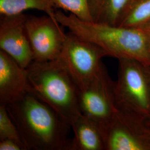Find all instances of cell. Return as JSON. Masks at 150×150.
<instances>
[{
  "label": "cell",
  "mask_w": 150,
  "mask_h": 150,
  "mask_svg": "<svg viewBox=\"0 0 150 150\" xmlns=\"http://www.w3.org/2000/svg\"><path fill=\"white\" fill-rule=\"evenodd\" d=\"M115 97L117 108L150 121V83L145 64L135 59H118Z\"/></svg>",
  "instance_id": "277c9868"
},
{
  "label": "cell",
  "mask_w": 150,
  "mask_h": 150,
  "mask_svg": "<svg viewBox=\"0 0 150 150\" xmlns=\"http://www.w3.org/2000/svg\"><path fill=\"white\" fill-rule=\"evenodd\" d=\"M129 0H88L92 22L118 26Z\"/></svg>",
  "instance_id": "7c38bea8"
},
{
  "label": "cell",
  "mask_w": 150,
  "mask_h": 150,
  "mask_svg": "<svg viewBox=\"0 0 150 150\" xmlns=\"http://www.w3.org/2000/svg\"><path fill=\"white\" fill-rule=\"evenodd\" d=\"M12 139L22 142L18 131L8 112L6 106L0 105V139Z\"/></svg>",
  "instance_id": "2e32d148"
},
{
  "label": "cell",
  "mask_w": 150,
  "mask_h": 150,
  "mask_svg": "<svg viewBox=\"0 0 150 150\" xmlns=\"http://www.w3.org/2000/svg\"><path fill=\"white\" fill-rule=\"evenodd\" d=\"M29 92L54 109L71 127L81 115L79 88L59 59L33 61L28 67Z\"/></svg>",
  "instance_id": "3957f363"
},
{
  "label": "cell",
  "mask_w": 150,
  "mask_h": 150,
  "mask_svg": "<svg viewBox=\"0 0 150 150\" xmlns=\"http://www.w3.org/2000/svg\"><path fill=\"white\" fill-rule=\"evenodd\" d=\"M27 15L1 16L0 50L22 67L28 69L33 61L32 48L25 28Z\"/></svg>",
  "instance_id": "9c48e42d"
},
{
  "label": "cell",
  "mask_w": 150,
  "mask_h": 150,
  "mask_svg": "<svg viewBox=\"0 0 150 150\" xmlns=\"http://www.w3.org/2000/svg\"><path fill=\"white\" fill-rule=\"evenodd\" d=\"M24 144L12 139H0V150H26Z\"/></svg>",
  "instance_id": "e0dca14e"
},
{
  "label": "cell",
  "mask_w": 150,
  "mask_h": 150,
  "mask_svg": "<svg viewBox=\"0 0 150 150\" xmlns=\"http://www.w3.org/2000/svg\"><path fill=\"white\" fill-rule=\"evenodd\" d=\"M71 129L74 133L71 150H105V145L100 126L83 115L76 120Z\"/></svg>",
  "instance_id": "8fae6325"
},
{
  "label": "cell",
  "mask_w": 150,
  "mask_h": 150,
  "mask_svg": "<svg viewBox=\"0 0 150 150\" xmlns=\"http://www.w3.org/2000/svg\"><path fill=\"white\" fill-rule=\"evenodd\" d=\"M105 150H150V121L118 108L102 129Z\"/></svg>",
  "instance_id": "5b68a950"
},
{
  "label": "cell",
  "mask_w": 150,
  "mask_h": 150,
  "mask_svg": "<svg viewBox=\"0 0 150 150\" xmlns=\"http://www.w3.org/2000/svg\"><path fill=\"white\" fill-rule=\"evenodd\" d=\"M28 92V69L0 50V105L15 102Z\"/></svg>",
  "instance_id": "30bf717a"
},
{
  "label": "cell",
  "mask_w": 150,
  "mask_h": 150,
  "mask_svg": "<svg viewBox=\"0 0 150 150\" xmlns=\"http://www.w3.org/2000/svg\"><path fill=\"white\" fill-rule=\"evenodd\" d=\"M6 106L27 150H71V127L34 94Z\"/></svg>",
  "instance_id": "6da1fadb"
},
{
  "label": "cell",
  "mask_w": 150,
  "mask_h": 150,
  "mask_svg": "<svg viewBox=\"0 0 150 150\" xmlns=\"http://www.w3.org/2000/svg\"><path fill=\"white\" fill-rule=\"evenodd\" d=\"M54 7L70 12L80 20L92 22L88 0H52Z\"/></svg>",
  "instance_id": "9a60e30c"
},
{
  "label": "cell",
  "mask_w": 150,
  "mask_h": 150,
  "mask_svg": "<svg viewBox=\"0 0 150 150\" xmlns=\"http://www.w3.org/2000/svg\"><path fill=\"white\" fill-rule=\"evenodd\" d=\"M59 24L76 35L95 43L117 59L137 60L150 65V57L145 33L142 28H130L82 21L62 10L55 11Z\"/></svg>",
  "instance_id": "7a4b0ae2"
},
{
  "label": "cell",
  "mask_w": 150,
  "mask_h": 150,
  "mask_svg": "<svg viewBox=\"0 0 150 150\" xmlns=\"http://www.w3.org/2000/svg\"><path fill=\"white\" fill-rule=\"evenodd\" d=\"M25 28L32 48L33 61L46 62L59 57L66 33L56 18L47 15H28Z\"/></svg>",
  "instance_id": "ba28073f"
},
{
  "label": "cell",
  "mask_w": 150,
  "mask_h": 150,
  "mask_svg": "<svg viewBox=\"0 0 150 150\" xmlns=\"http://www.w3.org/2000/svg\"><path fill=\"white\" fill-rule=\"evenodd\" d=\"M54 8L52 0H0L1 16H14L28 10H37L56 18Z\"/></svg>",
  "instance_id": "4fadbf2b"
},
{
  "label": "cell",
  "mask_w": 150,
  "mask_h": 150,
  "mask_svg": "<svg viewBox=\"0 0 150 150\" xmlns=\"http://www.w3.org/2000/svg\"><path fill=\"white\" fill-rule=\"evenodd\" d=\"M144 32L145 37L146 39V42L147 45V48L150 57V23L145 26L144 27H141Z\"/></svg>",
  "instance_id": "ac0fdd59"
},
{
  "label": "cell",
  "mask_w": 150,
  "mask_h": 150,
  "mask_svg": "<svg viewBox=\"0 0 150 150\" xmlns=\"http://www.w3.org/2000/svg\"><path fill=\"white\" fill-rule=\"evenodd\" d=\"M139 1H141V0H129V4H128V6H127V7L126 10L129 8V7H131V6L133 5L134 4H136V2H139Z\"/></svg>",
  "instance_id": "d6986e66"
},
{
  "label": "cell",
  "mask_w": 150,
  "mask_h": 150,
  "mask_svg": "<svg viewBox=\"0 0 150 150\" xmlns=\"http://www.w3.org/2000/svg\"><path fill=\"white\" fill-rule=\"evenodd\" d=\"M115 81L102 64L95 76L79 88V104L81 114L96 122L102 129L112 118L116 110Z\"/></svg>",
  "instance_id": "52a82bcc"
},
{
  "label": "cell",
  "mask_w": 150,
  "mask_h": 150,
  "mask_svg": "<svg viewBox=\"0 0 150 150\" xmlns=\"http://www.w3.org/2000/svg\"><path fill=\"white\" fill-rule=\"evenodd\" d=\"M150 23V0H141L125 11L118 26L141 28Z\"/></svg>",
  "instance_id": "5bb4252c"
},
{
  "label": "cell",
  "mask_w": 150,
  "mask_h": 150,
  "mask_svg": "<svg viewBox=\"0 0 150 150\" xmlns=\"http://www.w3.org/2000/svg\"><path fill=\"white\" fill-rule=\"evenodd\" d=\"M108 56L100 46L72 32L66 34L59 59L79 88L85 85L100 70L102 59Z\"/></svg>",
  "instance_id": "8992f818"
},
{
  "label": "cell",
  "mask_w": 150,
  "mask_h": 150,
  "mask_svg": "<svg viewBox=\"0 0 150 150\" xmlns=\"http://www.w3.org/2000/svg\"><path fill=\"white\" fill-rule=\"evenodd\" d=\"M146 70H147V75H148V77H149V81H150V65L149 66H146Z\"/></svg>",
  "instance_id": "ffe728a7"
}]
</instances>
